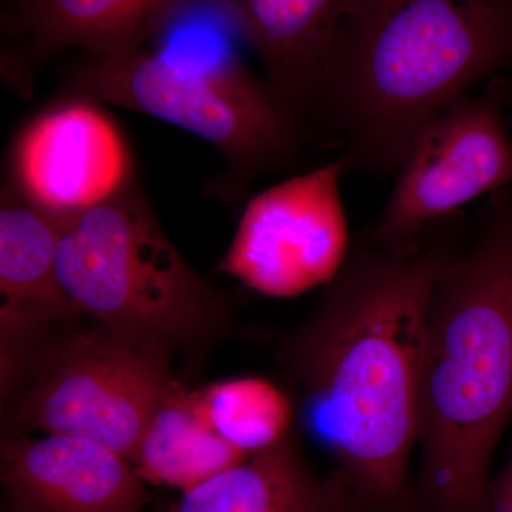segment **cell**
Returning a JSON list of instances; mask_svg holds the SVG:
<instances>
[{"instance_id":"obj_1","label":"cell","mask_w":512,"mask_h":512,"mask_svg":"<svg viewBox=\"0 0 512 512\" xmlns=\"http://www.w3.org/2000/svg\"><path fill=\"white\" fill-rule=\"evenodd\" d=\"M466 241L461 212L409 249L384 247L369 229L356 235L339 274L282 345V365L360 512H417L410 468L427 312Z\"/></svg>"},{"instance_id":"obj_2","label":"cell","mask_w":512,"mask_h":512,"mask_svg":"<svg viewBox=\"0 0 512 512\" xmlns=\"http://www.w3.org/2000/svg\"><path fill=\"white\" fill-rule=\"evenodd\" d=\"M512 76V0H350L320 72L313 127L346 171L392 174L484 79Z\"/></svg>"},{"instance_id":"obj_3","label":"cell","mask_w":512,"mask_h":512,"mask_svg":"<svg viewBox=\"0 0 512 512\" xmlns=\"http://www.w3.org/2000/svg\"><path fill=\"white\" fill-rule=\"evenodd\" d=\"M512 417V184L490 194L444 266L421 363L417 512H480Z\"/></svg>"},{"instance_id":"obj_4","label":"cell","mask_w":512,"mask_h":512,"mask_svg":"<svg viewBox=\"0 0 512 512\" xmlns=\"http://www.w3.org/2000/svg\"><path fill=\"white\" fill-rule=\"evenodd\" d=\"M79 99L103 101L183 128L227 160L225 194L239 195L259 175L292 167L311 134L234 50L174 43L86 55L67 72Z\"/></svg>"},{"instance_id":"obj_5","label":"cell","mask_w":512,"mask_h":512,"mask_svg":"<svg viewBox=\"0 0 512 512\" xmlns=\"http://www.w3.org/2000/svg\"><path fill=\"white\" fill-rule=\"evenodd\" d=\"M57 275L74 313L167 349L210 335L225 313L221 293L165 237L136 175L64 215Z\"/></svg>"},{"instance_id":"obj_6","label":"cell","mask_w":512,"mask_h":512,"mask_svg":"<svg viewBox=\"0 0 512 512\" xmlns=\"http://www.w3.org/2000/svg\"><path fill=\"white\" fill-rule=\"evenodd\" d=\"M167 352L103 326L83 333L30 387L18 420L43 434L96 441L133 463L151 417L173 387Z\"/></svg>"},{"instance_id":"obj_7","label":"cell","mask_w":512,"mask_h":512,"mask_svg":"<svg viewBox=\"0 0 512 512\" xmlns=\"http://www.w3.org/2000/svg\"><path fill=\"white\" fill-rule=\"evenodd\" d=\"M510 103L512 76L495 77L484 93L467 94L423 131L369 229L377 242L412 248L468 202L512 184V140L504 121Z\"/></svg>"},{"instance_id":"obj_8","label":"cell","mask_w":512,"mask_h":512,"mask_svg":"<svg viewBox=\"0 0 512 512\" xmlns=\"http://www.w3.org/2000/svg\"><path fill=\"white\" fill-rule=\"evenodd\" d=\"M345 173V161L338 157L255 195L218 271L278 299L332 282L353 239L340 194Z\"/></svg>"},{"instance_id":"obj_9","label":"cell","mask_w":512,"mask_h":512,"mask_svg":"<svg viewBox=\"0 0 512 512\" xmlns=\"http://www.w3.org/2000/svg\"><path fill=\"white\" fill-rule=\"evenodd\" d=\"M2 79L30 96L57 53L113 55L143 47L187 10L218 0H9Z\"/></svg>"},{"instance_id":"obj_10","label":"cell","mask_w":512,"mask_h":512,"mask_svg":"<svg viewBox=\"0 0 512 512\" xmlns=\"http://www.w3.org/2000/svg\"><path fill=\"white\" fill-rule=\"evenodd\" d=\"M16 187L57 214L107 200L134 177L126 141L89 100L63 104L37 117L15 148Z\"/></svg>"},{"instance_id":"obj_11","label":"cell","mask_w":512,"mask_h":512,"mask_svg":"<svg viewBox=\"0 0 512 512\" xmlns=\"http://www.w3.org/2000/svg\"><path fill=\"white\" fill-rule=\"evenodd\" d=\"M2 484L13 512H143L148 501L130 460L70 434L8 441Z\"/></svg>"},{"instance_id":"obj_12","label":"cell","mask_w":512,"mask_h":512,"mask_svg":"<svg viewBox=\"0 0 512 512\" xmlns=\"http://www.w3.org/2000/svg\"><path fill=\"white\" fill-rule=\"evenodd\" d=\"M350 0H220L254 50L278 99L316 141L313 117L323 60Z\"/></svg>"},{"instance_id":"obj_13","label":"cell","mask_w":512,"mask_h":512,"mask_svg":"<svg viewBox=\"0 0 512 512\" xmlns=\"http://www.w3.org/2000/svg\"><path fill=\"white\" fill-rule=\"evenodd\" d=\"M164 512H360L342 478L322 476L295 437L190 491Z\"/></svg>"},{"instance_id":"obj_14","label":"cell","mask_w":512,"mask_h":512,"mask_svg":"<svg viewBox=\"0 0 512 512\" xmlns=\"http://www.w3.org/2000/svg\"><path fill=\"white\" fill-rule=\"evenodd\" d=\"M63 214L6 187L0 201V292L3 330L74 315L57 275Z\"/></svg>"},{"instance_id":"obj_15","label":"cell","mask_w":512,"mask_h":512,"mask_svg":"<svg viewBox=\"0 0 512 512\" xmlns=\"http://www.w3.org/2000/svg\"><path fill=\"white\" fill-rule=\"evenodd\" d=\"M249 457L215 430L201 393L173 386L151 417L133 466L144 483L185 493Z\"/></svg>"},{"instance_id":"obj_16","label":"cell","mask_w":512,"mask_h":512,"mask_svg":"<svg viewBox=\"0 0 512 512\" xmlns=\"http://www.w3.org/2000/svg\"><path fill=\"white\" fill-rule=\"evenodd\" d=\"M201 399L215 430L248 456L264 453L292 434L296 410L291 394L265 377L212 384Z\"/></svg>"},{"instance_id":"obj_17","label":"cell","mask_w":512,"mask_h":512,"mask_svg":"<svg viewBox=\"0 0 512 512\" xmlns=\"http://www.w3.org/2000/svg\"><path fill=\"white\" fill-rule=\"evenodd\" d=\"M480 512H512V451L501 473L488 481Z\"/></svg>"},{"instance_id":"obj_18","label":"cell","mask_w":512,"mask_h":512,"mask_svg":"<svg viewBox=\"0 0 512 512\" xmlns=\"http://www.w3.org/2000/svg\"><path fill=\"white\" fill-rule=\"evenodd\" d=\"M8 512H13V511H12V510H10V508H9Z\"/></svg>"}]
</instances>
